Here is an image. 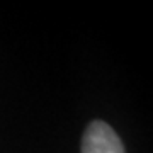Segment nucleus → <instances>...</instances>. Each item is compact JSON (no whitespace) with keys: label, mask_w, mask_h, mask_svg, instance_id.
<instances>
[{"label":"nucleus","mask_w":153,"mask_h":153,"mask_svg":"<svg viewBox=\"0 0 153 153\" xmlns=\"http://www.w3.org/2000/svg\"><path fill=\"white\" fill-rule=\"evenodd\" d=\"M80 153H124V146L107 123L92 121L83 133Z\"/></svg>","instance_id":"1"}]
</instances>
